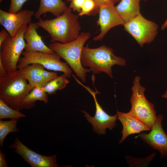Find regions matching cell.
Instances as JSON below:
<instances>
[{
    "instance_id": "6da1fadb",
    "label": "cell",
    "mask_w": 167,
    "mask_h": 167,
    "mask_svg": "<svg viewBox=\"0 0 167 167\" xmlns=\"http://www.w3.org/2000/svg\"><path fill=\"white\" fill-rule=\"evenodd\" d=\"M71 10L68 7L63 13L56 18L46 20L40 18L36 23L49 34L51 43L58 41L67 43L76 39L80 34L81 27L79 16L73 13Z\"/></svg>"
},
{
    "instance_id": "7a4b0ae2",
    "label": "cell",
    "mask_w": 167,
    "mask_h": 167,
    "mask_svg": "<svg viewBox=\"0 0 167 167\" xmlns=\"http://www.w3.org/2000/svg\"><path fill=\"white\" fill-rule=\"evenodd\" d=\"M81 60L83 66L88 67L93 75L103 72L111 79L113 78L112 67L123 66L126 63L124 58L114 55L112 48L104 45L95 48L84 46Z\"/></svg>"
},
{
    "instance_id": "3957f363",
    "label": "cell",
    "mask_w": 167,
    "mask_h": 167,
    "mask_svg": "<svg viewBox=\"0 0 167 167\" xmlns=\"http://www.w3.org/2000/svg\"><path fill=\"white\" fill-rule=\"evenodd\" d=\"M90 36L89 32H83L76 39L70 42L63 44L55 42L51 43L49 46L66 61L76 76L84 83L86 82V74L91 71L83 66L81 57L84 45Z\"/></svg>"
},
{
    "instance_id": "277c9868",
    "label": "cell",
    "mask_w": 167,
    "mask_h": 167,
    "mask_svg": "<svg viewBox=\"0 0 167 167\" xmlns=\"http://www.w3.org/2000/svg\"><path fill=\"white\" fill-rule=\"evenodd\" d=\"M19 70L0 78V99L12 108L20 110L23 101L33 88Z\"/></svg>"
},
{
    "instance_id": "5b68a950",
    "label": "cell",
    "mask_w": 167,
    "mask_h": 167,
    "mask_svg": "<svg viewBox=\"0 0 167 167\" xmlns=\"http://www.w3.org/2000/svg\"><path fill=\"white\" fill-rule=\"evenodd\" d=\"M28 27V24L21 26L15 36L9 34L0 46V61L8 74L17 70V63L26 45L24 36Z\"/></svg>"
},
{
    "instance_id": "8992f818",
    "label": "cell",
    "mask_w": 167,
    "mask_h": 167,
    "mask_svg": "<svg viewBox=\"0 0 167 167\" xmlns=\"http://www.w3.org/2000/svg\"><path fill=\"white\" fill-rule=\"evenodd\" d=\"M139 76H135L131 87L130 101L131 108L128 113L141 121L151 129L156 118V112L153 104L146 98L145 88L141 85Z\"/></svg>"
},
{
    "instance_id": "52a82bcc",
    "label": "cell",
    "mask_w": 167,
    "mask_h": 167,
    "mask_svg": "<svg viewBox=\"0 0 167 167\" xmlns=\"http://www.w3.org/2000/svg\"><path fill=\"white\" fill-rule=\"evenodd\" d=\"M22 54L23 56L19 58L17 65V68L19 70L26 65L37 63L47 69L63 72L67 78H70L72 76L71 69L66 62L61 61V58L54 52L50 54L24 51Z\"/></svg>"
},
{
    "instance_id": "ba28073f",
    "label": "cell",
    "mask_w": 167,
    "mask_h": 167,
    "mask_svg": "<svg viewBox=\"0 0 167 167\" xmlns=\"http://www.w3.org/2000/svg\"><path fill=\"white\" fill-rule=\"evenodd\" d=\"M141 47L153 41L158 33L159 26L155 22L144 18L140 13L123 25Z\"/></svg>"
},
{
    "instance_id": "9c48e42d",
    "label": "cell",
    "mask_w": 167,
    "mask_h": 167,
    "mask_svg": "<svg viewBox=\"0 0 167 167\" xmlns=\"http://www.w3.org/2000/svg\"><path fill=\"white\" fill-rule=\"evenodd\" d=\"M72 76L79 84L85 88L93 97L96 106V112L94 116H91L85 110H81L88 122L92 125L93 131L99 135H104L106 133V129L111 130L117 125L116 120L118 119L117 114L111 116L104 110L97 101L96 95L99 92H94L89 87L83 84L75 77L74 75Z\"/></svg>"
},
{
    "instance_id": "30bf717a",
    "label": "cell",
    "mask_w": 167,
    "mask_h": 167,
    "mask_svg": "<svg viewBox=\"0 0 167 167\" xmlns=\"http://www.w3.org/2000/svg\"><path fill=\"white\" fill-rule=\"evenodd\" d=\"M13 148L16 153L30 165L32 167H58L56 157L57 155L50 156L41 155L32 151L23 143L16 137L14 143L8 146Z\"/></svg>"
},
{
    "instance_id": "8fae6325",
    "label": "cell",
    "mask_w": 167,
    "mask_h": 167,
    "mask_svg": "<svg viewBox=\"0 0 167 167\" xmlns=\"http://www.w3.org/2000/svg\"><path fill=\"white\" fill-rule=\"evenodd\" d=\"M163 118L161 114L157 116L150 132H140L136 137H139L150 147L159 151L160 159L167 157V135L162 126Z\"/></svg>"
},
{
    "instance_id": "7c38bea8",
    "label": "cell",
    "mask_w": 167,
    "mask_h": 167,
    "mask_svg": "<svg viewBox=\"0 0 167 167\" xmlns=\"http://www.w3.org/2000/svg\"><path fill=\"white\" fill-rule=\"evenodd\" d=\"M99 17L96 23L100 27V32L93 40L101 41L110 29L118 25H124L125 22L116 11L114 5H104L100 8Z\"/></svg>"
},
{
    "instance_id": "4fadbf2b",
    "label": "cell",
    "mask_w": 167,
    "mask_h": 167,
    "mask_svg": "<svg viewBox=\"0 0 167 167\" xmlns=\"http://www.w3.org/2000/svg\"><path fill=\"white\" fill-rule=\"evenodd\" d=\"M35 12L34 11L26 9L12 13L0 10V23L13 37L21 26L31 23Z\"/></svg>"
},
{
    "instance_id": "5bb4252c",
    "label": "cell",
    "mask_w": 167,
    "mask_h": 167,
    "mask_svg": "<svg viewBox=\"0 0 167 167\" xmlns=\"http://www.w3.org/2000/svg\"><path fill=\"white\" fill-rule=\"evenodd\" d=\"M45 68L41 64L33 63L25 66L19 70L33 89L36 86H44L58 76L56 72L46 71Z\"/></svg>"
},
{
    "instance_id": "9a60e30c",
    "label": "cell",
    "mask_w": 167,
    "mask_h": 167,
    "mask_svg": "<svg viewBox=\"0 0 167 167\" xmlns=\"http://www.w3.org/2000/svg\"><path fill=\"white\" fill-rule=\"evenodd\" d=\"M117 113L118 119L123 126L121 132L122 136L119 142V143H122L130 135L151 130L144 122L128 112L125 113L118 111Z\"/></svg>"
},
{
    "instance_id": "2e32d148",
    "label": "cell",
    "mask_w": 167,
    "mask_h": 167,
    "mask_svg": "<svg viewBox=\"0 0 167 167\" xmlns=\"http://www.w3.org/2000/svg\"><path fill=\"white\" fill-rule=\"evenodd\" d=\"M28 24L24 36V39L27 41L25 51L54 53V52L45 44L41 36L37 33L36 29L39 27L36 23L31 22Z\"/></svg>"
},
{
    "instance_id": "e0dca14e",
    "label": "cell",
    "mask_w": 167,
    "mask_h": 167,
    "mask_svg": "<svg viewBox=\"0 0 167 167\" xmlns=\"http://www.w3.org/2000/svg\"><path fill=\"white\" fill-rule=\"evenodd\" d=\"M140 0H121L115 8L125 23L140 14Z\"/></svg>"
},
{
    "instance_id": "ac0fdd59",
    "label": "cell",
    "mask_w": 167,
    "mask_h": 167,
    "mask_svg": "<svg viewBox=\"0 0 167 167\" xmlns=\"http://www.w3.org/2000/svg\"><path fill=\"white\" fill-rule=\"evenodd\" d=\"M67 8L62 0H40L39 7L34 17L36 19H39L42 14L50 12L57 17L63 13Z\"/></svg>"
},
{
    "instance_id": "d6986e66",
    "label": "cell",
    "mask_w": 167,
    "mask_h": 167,
    "mask_svg": "<svg viewBox=\"0 0 167 167\" xmlns=\"http://www.w3.org/2000/svg\"><path fill=\"white\" fill-rule=\"evenodd\" d=\"M48 94L43 89L42 86L35 87L26 95L23 101V108L28 109L34 107L37 100L46 103L48 102Z\"/></svg>"
},
{
    "instance_id": "ffe728a7",
    "label": "cell",
    "mask_w": 167,
    "mask_h": 167,
    "mask_svg": "<svg viewBox=\"0 0 167 167\" xmlns=\"http://www.w3.org/2000/svg\"><path fill=\"white\" fill-rule=\"evenodd\" d=\"M66 75L63 74L50 80L42 86L44 90L48 95L55 94L58 90L65 88L69 81Z\"/></svg>"
},
{
    "instance_id": "44dd1931",
    "label": "cell",
    "mask_w": 167,
    "mask_h": 167,
    "mask_svg": "<svg viewBox=\"0 0 167 167\" xmlns=\"http://www.w3.org/2000/svg\"><path fill=\"white\" fill-rule=\"evenodd\" d=\"M18 119H11L9 121L0 120V146L3 147L5 137L11 132H16L19 131L17 127Z\"/></svg>"
},
{
    "instance_id": "7402d4cb",
    "label": "cell",
    "mask_w": 167,
    "mask_h": 167,
    "mask_svg": "<svg viewBox=\"0 0 167 167\" xmlns=\"http://www.w3.org/2000/svg\"><path fill=\"white\" fill-rule=\"evenodd\" d=\"M26 117L20 110L12 108L0 99V120L5 118L18 119Z\"/></svg>"
},
{
    "instance_id": "603a6c76",
    "label": "cell",
    "mask_w": 167,
    "mask_h": 167,
    "mask_svg": "<svg viewBox=\"0 0 167 167\" xmlns=\"http://www.w3.org/2000/svg\"><path fill=\"white\" fill-rule=\"evenodd\" d=\"M156 155L155 153H153L147 157L143 158L135 157L132 156H126L125 157V158L129 166H147L149 165Z\"/></svg>"
},
{
    "instance_id": "cb8c5ba5",
    "label": "cell",
    "mask_w": 167,
    "mask_h": 167,
    "mask_svg": "<svg viewBox=\"0 0 167 167\" xmlns=\"http://www.w3.org/2000/svg\"><path fill=\"white\" fill-rule=\"evenodd\" d=\"M96 5L93 0H85L81 11L78 16L94 15L95 14Z\"/></svg>"
},
{
    "instance_id": "d4e9b609",
    "label": "cell",
    "mask_w": 167,
    "mask_h": 167,
    "mask_svg": "<svg viewBox=\"0 0 167 167\" xmlns=\"http://www.w3.org/2000/svg\"><path fill=\"white\" fill-rule=\"evenodd\" d=\"M28 0H11L8 12L16 13L22 11L24 4Z\"/></svg>"
},
{
    "instance_id": "484cf974",
    "label": "cell",
    "mask_w": 167,
    "mask_h": 167,
    "mask_svg": "<svg viewBox=\"0 0 167 167\" xmlns=\"http://www.w3.org/2000/svg\"><path fill=\"white\" fill-rule=\"evenodd\" d=\"M96 5L95 14L99 13L100 8L102 6L109 5H114V0H93Z\"/></svg>"
},
{
    "instance_id": "4316f807",
    "label": "cell",
    "mask_w": 167,
    "mask_h": 167,
    "mask_svg": "<svg viewBox=\"0 0 167 167\" xmlns=\"http://www.w3.org/2000/svg\"><path fill=\"white\" fill-rule=\"evenodd\" d=\"M85 0H72L69 7L74 11L79 13L81 11Z\"/></svg>"
},
{
    "instance_id": "83f0119b",
    "label": "cell",
    "mask_w": 167,
    "mask_h": 167,
    "mask_svg": "<svg viewBox=\"0 0 167 167\" xmlns=\"http://www.w3.org/2000/svg\"><path fill=\"white\" fill-rule=\"evenodd\" d=\"M6 155L0 150V167L9 166L7 161L5 158Z\"/></svg>"
},
{
    "instance_id": "f1b7e54d",
    "label": "cell",
    "mask_w": 167,
    "mask_h": 167,
    "mask_svg": "<svg viewBox=\"0 0 167 167\" xmlns=\"http://www.w3.org/2000/svg\"><path fill=\"white\" fill-rule=\"evenodd\" d=\"M9 34V33L6 29H3L0 31V46Z\"/></svg>"
},
{
    "instance_id": "f546056e",
    "label": "cell",
    "mask_w": 167,
    "mask_h": 167,
    "mask_svg": "<svg viewBox=\"0 0 167 167\" xmlns=\"http://www.w3.org/2000/svg\"><path fill=\"white\" fill-rule=\"evenodd\" d=\"M8 73L3 66L1 62L0 61V78H2L6 77Z\"/></svg>"
},
{
    "instance_id": "4dcf8cb0",
    "label": "cell",
    "mask_w": 167,
    "mask_h": 167,
    "mask_svg": "<svg viewBox=\"0 0 167 167\" xmlns=\"http://www.w3.org/2000/svg\"><path fill=\"white\" fill-rule=\"evenodd\" d=\"M167 27V19L165 20L164 23L163 24L161 27V29L163 30Z\"/></svg>"
},
{
    "instance_id": "1f68e13d",
    "label": "cell",
    "mask_w": 167,
    "mask_h": 167,
    "mask_svg": "<svg viewBox=\"0 0 167 167\" xmlns=\"http://www.w3.org/2000/svg\"><path fill=\"white\" fill-rule=\"evenodd\" d=\"M162 97L163 98L167 99V89L164 94L162 95Z\"/></svg>"
},
{
    "instance_id": "d6a6232c",
    "label": "cell",
    "mask_w": 167,
    "mask_h": 167,
    "mask_svg": "<svg viewBox=\"0 0 167 167\" xmlns=\"http://www.w3.org/2000/svg\"><path fill=\"white\" fill-rule=\"evenodd\" d=\"M121 0H114L115 3L119 2Z\"/></svg>"
},
{
    "instance_id": "836d02e7",
    "label": "cell",
    "mask_w": 167,
    "mask_h": 167,
    "mask_svg": "<svg viewBox=\"0 0 167 167\" xmlns=\"http://www.w3.org/2000/svg\"><path fill=\"white\" fill-rule=\"evenodd\" d=\"M66 1H68V2H71V1L72 0H66Z\"/></svg>"
},
{
    "instance_id": "e575fe53",
    "label": "cell",
    "mask_w": 167,
    "mask_h": 167,
    "mask_svg": "<svg viewBox=\"0 0 167 167\" xmlns=\"http://www.w3.org/2000/svg\"><path fill=\"white\" fill-rule=\"evenodd\" d=\"M143 0V1H148V0Z\"/></svg>"
}]
</instances>
